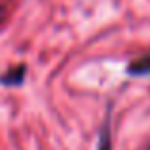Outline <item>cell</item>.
Listing matches in <instances>:
<instances>
[{"label": "cell", "mask_w": 150, "mask_h": 150, "mask_svg": "<svg viewBox=\"0 0 150 150\" xmlns=\"http://www.w3.org/2000/svg\"><path fill=\"white\" fill-rule=\"evenodd\" d=\"M96 150H112V131H110V115L106 117L104 125L100 129V137H98V148Z\"/></svg>", "instance_id": "cell-3"}, {"label": "cell", "mask_w": 150, "mask_h": 150, "mask_svg": "<svg viewBox=\"0 0 150 150\" xmlns=\"http://www.w3.org/2000/svg\"><path fill=\"white\" fill-rule=\"evenodd\" d=\"M127 73L131 77H146V75H150V56L139 58V60L131 62L127 66Z\"/></svg>", "instance_id": "cell-2"}, {"label": "cell", "mask_w": 150, "mask_h": 150, "mask_svg": "<svg viewBox=\"0 0 150 150\" xmlns=\"http://www.w3.org/2000/svg\"><path fill=\"white\" fill-rule=\"evenodd\" d=\"M25 75H27V66L21 64V66L10 69L6 75H2V77H0V83L4 85V87H19V85H23V81H25Z\"/></svg>", "instance_id": "cell-1"}]
</instances>
